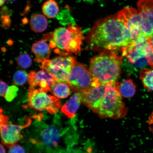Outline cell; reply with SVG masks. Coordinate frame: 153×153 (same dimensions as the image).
<instances>
[{
	"label": "cell",
	"mask_w": 153,
	"mask_h": 153,
	"mask_svg": "<svg viewBox=\"0 0 153 153\" xmlns=\"http://www.w3.org/2000/svg\"><path fill=\"white\" fill-rule=\"evenodd\" d=\"M89 49L99 51H122L134 41L116 15L97 21L88 33Z\"/></svg>",
	"instance_id": "cell-1"
},
{
	"label": "cell",
	"mask_w": 153,
	"mask_h": 153,
	"mask_svg": "<svg viewBox=\"0 0 153 153\" xmlns=\"http://www.w3.org/2000/svg\"><path fill=\"white\" fill-rule=\"evenodd\" d=\"M118 83L101 85L82 93V103L101 118L121 119L128 109L118 89Z\"/></svg>",
	"instance_id": "cell-2"
},
{
	"label": "cell",
	"mask_w": 153,
	"mask_h": 153,
	"mask_svg": "<svg viewBox=\"0 0 153 153\" xmlns=\"http://www.w3.org/2000/svg\"><path fill=\"white\" fill-rule=\"evenodd\" d=\"M123 57L116 51H104L91 59L89 70L96 87L116 83L121 72Z\"/></svg>",
	"instance_id": "cell-3"
},
{
	"label": "cell",
	"mask_w": 153,
	"mask_h": 153,
	"mask_svg": "<svg viewBox=\"0 0 153 153\" xmlns=\"http://www.w3.org/2000/svg\"><path fill=\"white\" fill-rule=\"evenodd\" d=\"M51 36L50 47L56 48L55 53L62 56H66L71 53L76 55L81 52L84 36L79 27L72 24L67 28L59 27Z\"/></svg>",
	"instance_id": "cell-4"
},
{
	"label": "cell",
	"mask_w": 153,
	"mask_h": 153,
	"mask_svg": "<svg viewBox=\"0 0 153 153\" xmlns=\"http://www.w3.org/2000/svg\"><path fill=\"white\" fill-rule=\"evenodd\" d=\"M60 118L55 116L54 122L49 125L42 123L36 139H31L34 144L43 147L54 153L62 142L63 137L68 130L62 127Z\"/></svg>",
	"instance_id": "cell-5"
},
{
	"label": "cell",
	"mask_w": 153,
	"mask_h": 153,
	"mask_svg": "<svg viewBox=\"0 0 153 153\" xmlns=\"http://www.w3.org/2000/svg\"><path fill=\"white\" fill-rule=\"evenodd\" d=\"M76 62L75 57L59 56L52 60H46L42 62L41 68L50 74L56 82L67 83L71 70Z\"/></svg>",
	"instance_id": "cell-6"
},
{
	"label": "cell",
	"mask_w": 153,
	"mask_h": 153,
	"mask_svg": "<svg viewBox=\"0 0 153 153\" xmlns=\"http://www.w3.org/2000/svg\"><path fill=\"white\" fill-rule=\"evenodd\" d=\"M27 106L38 111H47L51 114L57 113L62 106L59 99L54 95L36 89H28Z\"/></svg>",
	"instance_id": "cell-7"
},
{
	"label": "cell",
	"mask_w": 153,
	"mask_h": 153,
	"mask_svg": "<svg viewBox=\"0 0 153 153\" xmlns=\"http://www.w3.org/2000/svg\"><path fill=\"white\" fill-rule=\"evenodd\" d=\"M67 84L76 92H85L96 87L89 70L85 65L76 62L73 66Z\"/></svg>",
	"instance_id": "cell-8"
},
{
	"label": "cell",
	"mask_w": 153,
	"mask_h": 153,
	"mask_svg": "<svg viewBox=\"0 0 153 153\" xmlns=\"http://www.w3.org/2000/svg\"><path fill=\"white\" fill-rule=\"evenodd\" d=\"M1 109V133L2 142L10 147L16 144L23 137L21 134L22 130L29 126L31 123L30 118H27L26 122L22 125L13 124L9 122L8 117L3 114Z\"/></svg>",
	"instance_id": "cell-9"
},
{
	"label": "cell",
	"mask_w": 153,
	"mask_h": 153,
	"mask_svg": "<svg viewBox=\"0 0 153 153\" xmlns=\"http://www.w3.org/2000/svg\"><path fill=\"white\" fill-rule=\"evenodd\" d=\"M116 15L135 40L141 32L142 18L138 11L133 7H125Z\"/></svg>",
	"instance_id": "cell-10"
},
{
	"label": "cell",
	"mask_w": 153,
	"mask_h": 153,
	"mask_svg": "<svg viewBox=\"0 0 153 153\" xmlns=\"http://www.w3.org/2000/svg\"><path fill=\"white\" fill-rule=\"evenodd\" d=\"M137 5L142 18L141 33L148 38L153 34V0H139Z\"/></svg>",
	"instance_id": "cell-11"
},
{
	"label": "cell",
	"mask_w": 153,
	"mask_h": 153,
	"mask_svg": "<svg viewBox=\"0 0 153 153\" xmlns=\"http://www.w3.org/2000/svg\"><path fill=\"white\" fill-rule=\"evenodd\" d=\"M28 81L29 89H39L47 93H51V87L56 82L50 74L44 70L30 72L28 75Z\"/></svg>",
	"instance_id": "cell-12"
},
{
	"label": "cell",
	"mask_w": 153,
	"mask_h": 153,
	"mask_svg": "<svg viewBox=\"0 0 153 153\" xmlns=\"http://www.w3.org/2000/svg\"><path fill=\"white\" fill-rule=\"evenodd\" d=\"M82 103V92H76L63 105L61 111L68 118H74Z\"/></svg>",
	"instance_id": "cell-13"
},
{
	"label": "cell",
	"mask_w": 153,
	"mask_h": 153,
	"mask_svg": "<svg viewBox=\"0 0 153 153\" xmlns=\"http://www.w3.org/2000/svg\"><path fill=\"white\" fill-rule=\"evenodd\" d=\"M50 45L45 40L36 42L32 47V52L35 55V60L38 62H42L47 60L51 54Z\"/></svg>",
	"instance_id": "cell-14"
},
{
	"label": "cell",
	"mask_w": 153,
	"mask_h": 153,
	"mask_svg": "<svg viewBox=\"0 0 153 153\" xmlns=\"http://www.w3.org/2000/svg\"><path fill=\"white\" fill-rule=\"evenodd\" d=\"M30 26L34 32L41 33L46 29L48 26V20L43 15L36 14L30 19Z\"/></svg>",
	"instance_id": "cell-15"
},
{
	"label": "cell",
	"mask_w": 153,
	"mask_h": 153,
	"mask_svg": "<svg viewBox=\"0 0 153 153\" xmlns=\"http://www.w3.org/2000/svg\"><path fill=\"white\" fill-rule=\"evenodd\" d=\"M118 89L122 97L127 98L133 97L136 92V86L131 79L124 80L118 83Z\"/></svg>",
	"instance_id": "cell-16"
},
{
	"label": "cell",
	"mask_w": 153,
	"mask_h": 153,
	"mask_svg": "<svg viewBox=\"0 0 153 153\" xmlns=\"http://www.w3.org/2000/svg\"><path fill=\"white\" fill-rule=\"evenodd\" d=\"M70 89L67 83L56 82L51 87V93L58 99L66 98L70 94Z\"/></svg>",
	"instance_id": "cell-17"
},
{
	"label": "cell",
	"mask_w": 153,
	"mask_h": 153,
	"mask_svg": "<svg viewBox=\"0 0 153 153\" xmlns=\"http://www.w3.org/2000/svg\"><path fill=\"white\" fill-rule=\"evenodd\" d=\"M139 77L145 88L153 91V69H143L139 72Z\"/></svg>",
	"instance_id": "cell-18"
},
{
	"label": "cell",
	"mask_w": 153,
	"mask_h": 153,
	"mask_svg": "<svg viewBox=\"0 0 153 153\" xmlns=\"http://www.w3.org/2000/svg\"><path fill=\"white\" fill-rule=\"evenodd\" d=\"M42 10L43 14L49 18H55L59 10L58 4L53 0H50L44 3Z\"/></svg>",
	"instance_id": "cell-19"
},
{
	"label": "cell",
	"mask_w": 153,
	"mask_h": 153,
	"mask_svg": "<svg viewBox=\"0 0 153 153\" xmlns=\"http://www.w3.org/2000/svg\"><path fill=\"white\" fill-rule=\"evenodd\" d=\"M17 63L20 68H27L31 66L32 59L27 53H22L19 55L17 59Z\"/></svg>",
	"instance_id": "cell-20"
},
{
	"label": "cell",
	"mask_w": 153,
	"mask_h": 153,
	"mask_svg": "<svg viewBox=\"0 0 153 153\" xmlns=\"http://www.w3.org/2000/svg\"><path fill=\"white\" fill-rule=\"evenodd\" d=\"M27 80L28 76L25 72L19 71L15 73L14 76V82L15 85H24Z\"/></svg>",
	"instance_id": "cell-21"
},
{
	"label": "cell",
	"mask_w": 153,
	"mask_h": 153,
	"mask_svg": "<svg viewBox=\"0 0 153 153\" xmlns=\"http://www.w3.org/2000/svg\"><path fill=\"white\" fill-rule=\"evenodd\" d=\"M19 89L16 86H10L5 95L6 100L8 102H11L17 97Z\"/></svg>",
	"instance_id": "cell-22"
},
{
	"label": "cell",
	"mask_w": 153,
	"mask_h": 153,
	"mask_svg": "<svg viewBox=\"0 0 153 153\" xmlns=\"http://www.w3.org/2000/svg\"><path fill=\"white\" fill-rule=\"evenodd\" d=\"M9 147L8 153H26L24 149L19 145L15 144Z\"/></svg>",
	"instance_id": "cell-23"
},
{
	"label": "cell",
	"mask_w": 153,
	"mask_h": 153,
	"mask_svg": "<svg viewBox=\"0 0 153 153\" xmlns=\"http://www.w3.org/2000/svg\"><path fill=\"white\" fill-rule=\"evenodd\" d=\"M8 86L5 82L1 81V96L5 97L6 93L8 88Z\"/></svg>",
	"instance_id": "cell-24"
},
{
	"label": "cell",
	"mask_w": 153,
	"mask_h": 153,
	"mask_svg": "<svg viewBox=\"0 0 153 153\" xmlns=\"http://www.w3.org/2000/svg\"><path fill=\"white\" fill-rule=\"evenodd\" d=\"M146 59L149 64L153 69V50L152 53L149 56L146 57Z\"/></svg>",
	"instance_id": "cell-25"
},
{
	"label": "cell",
	"mask_w": 153,
	"mask_h": 153,
	"mask_svg": "<svg viewBox=\"0 0 153 153\" xmlns=\"http://www.w3.org/2000/svg\"><path fill=\"white\" fill-rule=\"evenodd\" d=\"M71 153H92L91 151H89L88 150L86 151H82L81 150H72Z\"/></svg>",
	"instance_id": "cell-26"
},
{
	"label": "cell",
	"mask_w": 153,
	"mask_h": 153,
	"mask_svg": "<svg viewBox=\"0 0 153 153\" xmlns=\"http://www.w3.org/2000/svg\"><path fill=\"white\" fill-rule=\"evenodd\" d=\"M148 42L151 48L153 50V34L150 37L148 38Z\"/></svg>",
	"instance_id": "cell-27"
},
{
	"label": "cell",
	"mask_w": 153,
	"mask_h": 153,
	"mask_svg": "<svg viewBox=\"0 0 153 153\" xmlns=\"http://www.w3.org/2000/svg\"><path fill=\"white\" fill-rule=\"evenodd\" d=\"M149 123L150 124H153V111L149 116Z\"/></svg>",
	"instance_id": "cell-28"
},
{
	"label": "cell",
	"mask_w": 153,
	"mask_h": 153,
	"mask_svg": "<svg viewBox=\"0 0 153 153\" xmlns=\"http://www.w3.org/2000/svg\"><path fill=\"white\" fill-rule=\"evenodd\" d=\"M0 150H1V153H6L5 149L2 144L1 145Z\"/></svg>",
	"instance_id": "cell-29"
},
{
	"label": "cell",
	"mask_w": 153,
	"mask_h": 153,
	"mask_svg": "<svg viewBox=\"0 0 153 153\" xmlns=\"http://www.w3.org/2000/svg\"><path fill=\"white\" fill-rule=\"evenodd\" d=\"M5 1L6 0H1V2H0V3H1V6H2L4 4Z\"/></svg>",
	"instance_id": "cell-30"
},
{
	"label": "cell",
	"mask_w": 153,
	"mask_h": 153,
	"mask_svg": "<svg viewBox=\"0 0 153 153\" xmlns=\"http://www.w3.org/2000/svg\"><path fill=\"white\" fill-rule=\"evenodd\" d=\"M7 1H16V0H7Z\"/></svg>",
	"instance_id": "cell-31"
},
{
	"label": "cell",
	"mask_w": 153,
	"mask_h": 153,
	"mask_svg": "<svg viewBox=\"0 0 153 153\" xmlns=\"http://www.w3.org/2000/svg\"><path fill=\"white\" fill-rule=\"evenodd\" d=\"M152 133L153 134V127H152Z\"/></svg>",
	"instance_id": "cell-32"
}]
</instances>
